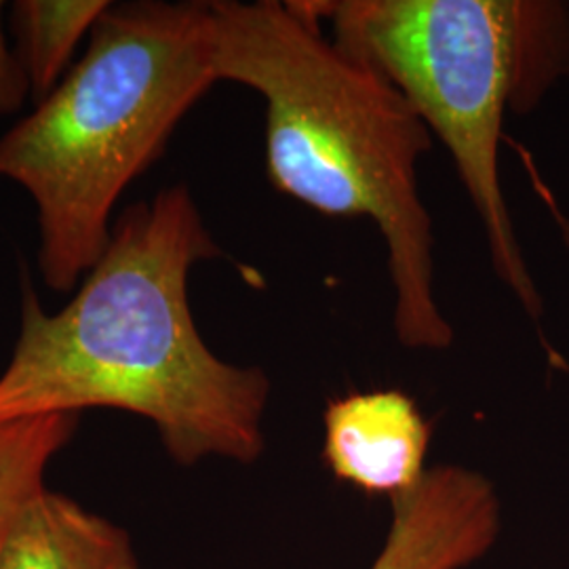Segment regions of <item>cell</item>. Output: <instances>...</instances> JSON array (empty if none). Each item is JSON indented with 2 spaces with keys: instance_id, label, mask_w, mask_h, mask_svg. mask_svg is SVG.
Wrapping results in <instances>:
<instances>
[{
  "instance_id": "1",
  "label": "cell",
  "mask_w": 569,
  "mask_h": 569,
  "mask_svg": "<svg viewBox=\"0 0 569 569\" xmlns=\"http://www.w3.org/2000/svg\"><path fill=\"white\" fill-rule=\"evenodd\" d=\"M220 256L180 183L122 211L102 258L58 312H44L23 283L0 422L108 407L152 422L180 467L253 465L264 451L270 380L260 367L216 357L188 300L190 270Z\"/></svg>"
},
{
  "instance_id": "2",
  "label": "cell",
  "mask_w": 569,
  "mask_h": 569,
  "mask_svg": "<svg viewBox=\"0 0 569 569\" xmlns=\"http://www.w3.org/2000/svg\"><path fill=\"white\" fill-rule=\"evenodd\" d=\"M207 7L216 79L264 98L270 183L323 216L378 226L399 342L449 348L453 327L435 298L432 222L418 190V159L432 146L425 121L380 72L326 39L300 0Z\"/></svg>"
},
{
  "instance_id": "3",
  "label": "cell",
  "mask_w": 569,
  "mask_h": 569,
  "mask_svg": "<svg viewBox=\"0 0 569 569\" xmlns=\"http://www.w3.org/2000/svg\"><path fill=\"white\" fill-rule=\"evenodd\" d=\"M216 82L207 2H110L82 60L0 138V178L37 204L53 291H72L102 258L122 192Z\"/></svg>"
},
{
  "instance_id": "4",
  "label": "cell",
  "mask_w": 569,
  "mask_h": 569,
  "mask_svg": "<svg viewBox=\"0 0 569 569\" xmlns=\"http://www.w3.org/2000/svg\"><path fill=\"white\" fill-rule=\"evenodd\" d=\"M331 41L395 84L453 159L491 266L531 321L545 317L500 183L507 114L569 77V7L550 0H300Z\"/></svg>"
},
{
  "instance_id": "5",
  "label": "cell",
  "mask_w": 569,
  "mask_h": 569,
  "mask_svg": "<svg viewBox=\"0 0 569 569\" xmlns=\"http://www.w3.org/2000/svg\"><path fill=\"white\" fill-rule=\"evenodd\" d=\"M500 533L493 483L458 465L428 468L416 488L392 498L385 549L369 569H462Z\"/></svg>"
},
{
  "instance_id": "6",
  "label": "cell",
  "mask_w": 569,
  "mask_h": 569,
  "mask_svg": "<svg viewBox=\"0 0 569 569\" xmlns=\"http://www.w3.org/2000/svg\"><path fill=\"white\" fill-rule=\"evenodd\" d=\"M323 460L338 481L397 498L425 477L430 425L401 390L352 392L327 403Z\"/></svg>"
},
{
  "instance_id": "7",
  "label": "cell",
  "mask_w": 569,
  "mask_h": 569,
  "mask_svg": "<svg viewBox=\"0 0 569 569\" xmlns=\"http://www.w3.org/2000/svg\"><path fill=\"white\" fill-rule=\"evenodd\" d=\"M0 569H140V561L124 529L44 488L9 531Z\"/></svg>"
},
{
  "instance_id": "8",
  "label": "cell",
  "mask_w": 569,
  "mask_h": 569,
  "mask_svg": "<svg viewBox=\"0 0 569 569\" xmlns=\"http://www.w3.org/2000/svg\"><path fill=\"white\" fill-rule=\"evenodd\" d=\"M108 7V0H18L11 4L13 51L34 103H41L68 74L79 42L91 34Z\"/></svg>"
},
{
  "instance_id": "9",
  "label": "cell",
  "mask_w": 569,
  "mask_h": 569,
  "mask_svg": "<svg viewBox=\"0 0 569 569\" xmlns=\"http://www.w3.org/2000/svg\"><path fill=\"white\" fill-rule=\"evenodd\" d=\"M77 428L79 413H41L0 422V550L21 510L47 488V468Z\"/></svg>"
},
{
  "instance_id": "10",
  "label": "cell",
  "mask_w": 569,
  "mask_h": 569,
  "mask_svg": "<svg viewBox=\"0 0 569 569\" xmlns=\"http://www.w3.org/2000/svg\"><path fill=\"white\" fill-rule=\"evenodd\" d=\"M2 13H4V4L0 2V117L18 112L23 102L32 98L28 77L21 68L13 47H9L4 37Z\"/></svg>"
},
{
  "instance_id": "11",
  "label": "cell",
  "mask_w": 569,
  "mask_h": 569,
  "mask_svg": "<svg viewBox=\"0 0 569 569\" xmlns=\"http://www.w3.org/2000/svg\"><path fill=\"white\" fill-rule=\"evenodd\" d=\"M550 211H552V218H555V222H557V228H559V234H561V241L566 244V249L569 251V218L568 216H563L559 209H557V204L550 203Z\"/></svg>"
}]
</instances>
